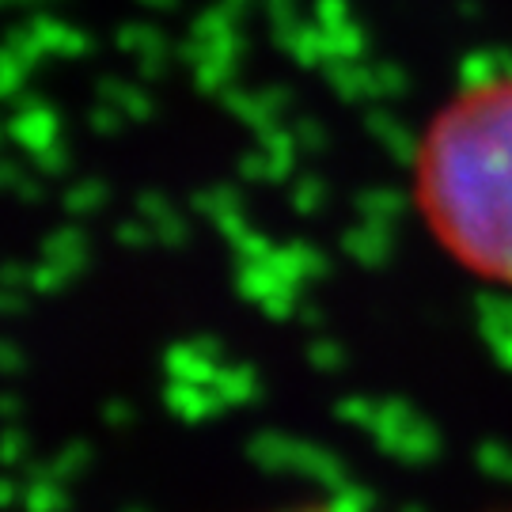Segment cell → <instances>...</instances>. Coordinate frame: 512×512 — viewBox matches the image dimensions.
Instances as JSON below:
<instances>
[{
	"label": "cell",
	"mask_w": 512,
	"mask_h": 512,
	"mask_svg": "<svg viewBox=\"0 0 512 512\" xmlns=\"http://www.w3.org/2000/svg\"><path fill=\"white\" fill-rule=\"evenodd\" d=\"M418 209L463 270L512 285V76L471 84L429 122Z\"/></svg>",
	"instance_id": "6da1fadb"
}]
</instances>
